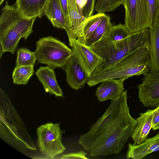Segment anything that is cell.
I'll return each instance as SVG.
<instances>
[{"mask_svg": "<svg viewBox=\"0 0 159 159\" xmlns=\"http://www.w3.org/2000/svg\"><path fill=\"white\" fill-rule=\"evenodd\" d=\"M127 90L111 101L102 116L86 133L80 135L79 144L95 157L119 153L131 136L136 125L129 113Z\"/></svg>", "mask_w": 159, "mask_h": 159, "instance_id": "cell-1", "label": "cell"}, {"mask_svg": "<svg viewBox=\"0 0 159 159\" xmlns=\"http://www.w3.org/2000/svg\"><path fill=\"white\" fill-rule=\"evenodd\" d=\"M144 47H150L149 28L132 33L120 41H112L103 39L89 47L103 59L92 75L107 69L125 56Z\"/></svg>", "mask_w": 159, "mask_h": 159, "instance_id": "cell-2", "label": "cell"}, {"mask_svg": "<svg viewBox=\"0 0 159 159\" xmlns=\"http://www.w3.org/2000/svg\"><path fill=\"white\" fill-rule=\"evenodd\" d=\"M150 47L139 48L110 67L91 75L87 82L89 87L111 79L125 80L134 76L146 75L150 71Z\"/></svg>", "mask_w": 159, "mask_h": 159, "instance_id": "cell-3", "label": "cell"}, {"mask_svg": "<svg viewBox=\"0 0 159 159\" xmlns=\"http://www.w3.org/2000/svg\"><path fill=\"white\" fill-rule=\"evenodd\" d=\"M36 18L24 17L15 5L6 2L0 18V43L3 52L14 54L20 39H26L32 32Z\"/></svg>", "mask_w": 159, "mask_h": 159, "instance_id": "cell-4", "label": "cell"}, {"mask_svg": "<svg viewBox=\"0 0 159 159\" xmlns=\"http://www.w3.org/2000/svg\"><path fill=\"white\" fill-rule=\"evenodd\" d=\"M0 120L2 134L26 148L37 150L25 126L6 93L0 88Z\"/></svg>", "mask_w": 159, "mask_h": 159, "instance_id": "cell-5", "label": "cell"}, {"mask_svg": "<svg viewBox=\"0 0 159 159\" xmlns=\"http://www.w3.org/2000/svg\"><path fill=\"white\" fill-rule=\"evenodd\" d=\"M34 52L38 63L46 64L53 69L64 67L72 54V49L51 36L38 40Z\"/></svg>", "mask_w": 159, "mask_h": 159, "instance_id": "cell-6", "label": "cell"}, {"mask_svg": "<svg viewBox=\"0 0 159 159\" xmlns=\"http://www.w3.org/2000/svg\"><path fill=\"white\" fill-rule=\"evenodd\" d=\"M59 125V123H48L41 125L37 129L38 147L46 157L52 158L65 150L61 142L63 132L60 129Z\"/></svg>", "mask_w": 159, "mask_h": 159, "instance_id": "cell-7", "label": "cell"}, {"mask_svg": "<svg viewBox=\"0 0 159 159\" xmlns=\"http://www.w3.org/2000/svg\"><path fill=\"white\" fill-rule=\"evenodd\" d=\"M124 25L132 33L149 28L147 0H123Z\"/></svg>", "mask_w": 159, "mask_h": 159, "instance_id": "cell-8", "label": "cell"}, {"mask_svg": "<svg viewBox=\"0 0 159 159\" xmlns=\"http://www.w3.org/2000/svg\"><path fill=\"white\" fill-rule=\"evenodd\" d=\"M144 76L137 87L139 99L145 107H156L159 106V71Z\"/></svg>", "mask_w": 159, "mask_h": 159, "instance_id": "cell-9", "label": "cell"}, {"mask_svg": "<svg viewBox=\"0 0 159 159\" xmlns=\"http://www.w3.org/2000/svg\"><path fill=\"white\" fill-rule=\"evenodd\" d=\"M72 50L90 77L97 67L103 61V59L89 47L77 39L74 41Z\"/></svg>", "mask_w": 159, "mask_h": 159, "instance_id": "cell-10", "label": "cell"}, {"mask_svg": "<svg viewBox=\"0 0 159 159\" xmlns=\"http://www.w3.org/2000/svg\"><path fill=\"white\" fill-rule=\"evenodd\" d=\"M66 81L72 89H82L90 78L75 55H72L64 66Z\"/></svg>", "mask_w": 159, "mask_h": 159, "instance_id": "cell-11", "label": "cell"}, {"mask_svg": "<svg viewBox=\"0 0 159 159\" xmlns=\"http://www.w3.org/2000/svg\"><path fill=\"white\" fill-rule=\"evenodd\" d=\"M124 79H111L104 80L96 91L98 100L102 102L112 100L119 96L124 91Z\"/></svg>", "mask_w": 159, "mask_h": 159, "instance_id": "cell-12", "label": "cell"}, {"mask_svg": "<svg viewBox=\"0 0 159 159\" xmlns=\"http://www.w3.org/2000/svg\"><path fill=\"white\" fill-rule=\"evenodd\" d=\"M159 151V133L154 137L146 139L138 145L128 144L127 158L141 159L154 152Z\"/></svg>", "mask_w": 159, "mask_h": 159, "instance_id": "cell-13", "label": "cell"}, {"mask_svg": "<svg viewBox=\"0 0 159 159\" xmlns=\"http://www.w3.org/2000/svg\"><path fill=\"white\" fill-rule=\"evenodd\" d=\"M154 109H149L140 113V116L135 119L136 125L131 135L134 144L138 145L148 138L152 129V120Z\"/></svg>", "mask_w": 159, "mask_h": 159, "instance_id": "cell-14", "label": "cell"}, {"mask_svg": "<svg viewBox=\"0 0 159 159\" xmlns=\"http://www.w3.org/2000/svg\"><path fill=\"white\" fill-rule=\"evenodd\" d=\"M35 74L46 92L57 97L63 96V92L57 80L53 68L48 66H41Z\"/></svg>", "mask_w": 159, "mask_h": 159, "instance_id": "cell-15", "label": "cell"}, {"mask_svg": "<svg viewBox=\"0 0 159 159\" xmlns=\"http://www.w3.org/2000/svg\"><path fill=\"white\" fill-rule=\"evenodd\" d=\"M49 0H16L15 5L24 17L41 18Z\"/></svg>", "mask_w": 159, "mask_h": 159, "instance_id": "cell-16", "label": "cell"}, {"mask_svg": "<svg viewBox=\"0 0 159 159\" xmlns=\"http://www.w3.org/2000/svg\"><path fill=\"white\" fill-rule=\"evenodd\" d=\"M44 13L54 27L66 30V20L59 0H49Z\"/></svg>", "mask_w": 159, "mask_h": 159, "instance_id": "cell-17", "label": "cell"}, {"mask_svg": "<svg viewBox=\"0 0 159 159\" xmlns=\"http://www.w3.org/2000/svg\"><path fill=\"white\" fill-rule=\"evenodd\" d=\"M149 30L151 59L150 72H154L159 71V16L155 25Z\"/></svg>", "mask_w": 159, "mask_h": 159, "instance_id": "cell-18", "label": "cell"}, {"mask_svg": "<svg viewBox=\"0 0 159 159\" xmlns=\"http://www.w3.org/2000/svg\"><path fill=\"white\" fill-rule=\"evenodd\" d=\"M69 17L72 30L77 38L83 34L86 18L78 9L76 0H68Z\"/></svg>", "mask_w": 159, "mask_h": 159, "instance_id": "cell-19", "label": "cell"}, {"mask_svg": "<svg viewBox=\"0 0 159 159\" xmlns=\"http://www.w3.org/2000/svg\"><path fill=\"white\" fill-rule=\"evenodd\" d=\"M112 26L110 17L106 15L94 32L81 43L89 47L94 45L107 37Z\"/></svg>", "mask_w": 159, "mask_h": 159, "instance_id": "cell-20", "label": "cell"}, {"mask_svg": "<svg viewBox=\"0 0 159 159\" xmlns=\"http://www.w3.org/2000/svg\"><path fill=\"white\" fill-rule=\"evenodd\" d=\"M106 15L104 13H97L87 18L84 24L83 35L77 38V40L82 43L90 36L101 23Z\"/></svg>", "mask_w": 159, "mask_h": 159, "instance_id": "cell-21", "label": "cell"}, {"mask_svg": "<svg viewBox=\"0 0 159 159\" xmlns=\"http://www.w3.org/2000/svg\"><path fill=\"white\" fill-rule=\"evenodd\" d=\"M34 65L16 66L12 74L13 83L17 84H26L34 74Z\"/></svg>", "mask_w": 159, "mask_h": 159, "instance_id": "cell-22", "label": "cell"}, {"mask_svg": "<svg viewBox=\"0 0 159 159\" xmlns=\"http://www.w3.org/2000/svg\"><path fill=\"white\" fill-rule=\"evenodd\" d=\"M37 61L35 52H32L26 48H21L17 51L16 66H31Z\"/></svg>", "mask_w": 159, "mask_h": 159, "instance_id": "cell-23", "label": "cell"}, {"mask_svg": "<svg viewBox=\"0 0 159 159\" xmlns=\"http://www.w3.org/2000/svg\"><path fill=\"white\" fill-rule=\"evenodd\" d=\"M132 33L124 25L120 23L112 26L106 39L112 41H120L127 38Z\"/></svg>", "mask_w": 159, "mask_h": 159, "instance_id": "cell-24", "label": "cell"}, {"mask_svg": "<svg viewBox=\"0 0 159 159\" xmlns=\"http://www.w3.org/2000/svg\"><path fill=\"white\" fill-rule=\"evenodd\" d=\"M123 0H96L94 10L97 13L114 11L122 5Z\"/></svg>", "mask_w": 159, "mask_h": 159, "instance_id": "cell-25", "label": "cell"}, {"mask_svg": "<svg viewBox=\"0 0 159 159\" xmlns=\"http://www.w3.org/2000/svg\"><path fill=\"white\" fill-rule=\"evenodd\" d=\"M61 8L64 14L66 23V31L68 36L69 45L73 47L74 41L77 39L73 32L71 26L68 8V0H59Z\"/></svg>", "mask_w": 159, "mask_h": 159, "instance_id": "cell-26", "label": "cell"}, {"mask_svg": "<svg viewBox=\"0 0 159 159\" xmlns=\"http://www.w3.org/2000/svg\"><path fill=\"white\" fill-rule=\"evenodd\" d=\"M149 28L153 26L159 16V0H147Z\"/></svg>", "mask_w": 159, "mask_h": 159, "instance_id": "cell-27", "label": "cell"}, {"mask_svg": "<svg viewBox=\"0 0 159 159\" xmlns=\"http://www.w3.org/2000/svg\"><path fill=\"white\" fill-rule=\"evenodd\" d=\"M96 0H87L83 11L84 16L86 18L93 15Z\"/></svg>", "mask_w": 159, "mask_h": 159, "instance_id": "cell-28", "label": "cell"}, {"mask_svg": "<svg viewBox=\"0 0 159 159\" xmlns=\"http://www.w3.org/2000/svg\"><path fill=\"white\" fill-rule=\"evenodd\" d=\"M86 153L82 151L71 153L62 156L61 159H88L85 156Z\"/></svg>", "mask_w": 159, "mask_h": 159, "instance_id": "cell-29", "label": "cell"}, {"mask_svg": "<svg viewBox=\"0 0 159 159\" xmlns=\"http://www.w3.org/2000/svg\"><path fill=\"white\" fill-rule=\"evenodd\" d=\"M152 129L153 130L159 129V106L154 109L152 120Z\"/></svg>", "mask_w": 159, "mask_h": 159, "instance_id": "cell-30", "label": "cell"}, {"mask_svg": "<svg viewBox=\"0 0 159 159\" xmlns=\"http://www.w3.org/2000/svg\"><path fill=\"white\" fill-rule=\"evenodd\" d=\"M87 0H76L77 7L80 13L83 15V11Z\"/></svg>", "mask_w": 159, "mask_h": 159, "instance_id": "cell-31", "label": "cell"}, {"mask_svg": "<svg viewBox=\"0 0 159 159\" xmlns=\"http://www.w3.org/2000/svg\"><path fill=\"white\" fill-rule=\"evenodd\" d=\"M3 53V52L2 48L0 46V58L1 57L2 55V54Z\"/></svg>", "mask_w": 159, "mask_h": 159, "instance_id": "cell-32", "label": "cell"}, {"mask_svg": "<svg viewBox=\"0 0 159 159\" xmlns=\"http://www.w3.org/2000/svg\"><path fill=\"white\" fill-rule=\"evenodd\" d=\"M4 0H0V5L2 4V3L3 2Z\"/></svg>", "mask_w": 159, "mask_h": 159, "instance_id": "cell-33", "label": "cell"}]
</instances>
